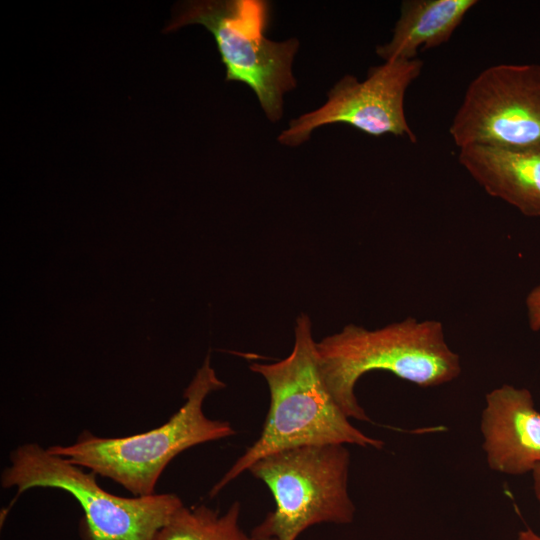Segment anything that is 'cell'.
I'll use <instances>...</instances> for the list:
<instances>
[{
  "label": "cell",
  "instance_id": "52a82bcc",
  "mask_svg": "<svg viewBox=\"0 0 540 540\" xmlns=\"http://www.w3.org/2000/svg\"><path fill=\"white\" fill-rule=\"evenodd\" d=\"M459 148L540 147V65L498 64L469 84L449 128Z\"/></svg>",
  "mask_w": 540,
  "mask_h": 540
},
{
  "label": "cell",
  "instance_id": "ba28073f",
  "mask_svg": "<svg viewBox=\"0 0 540 540\" xmlns=\"http://www.w3.org/2000/svg\"><path fill=\"white\" fill-rule=\"evenodd\" d=\"M422 67L418 58L396 59L371 67L363 82L352 75L344 76L330 90L322 107L292 120L278 140L296 146L306 141L315 128L342 123L373 136H407L415 143L417 137L404 112V97Z\"/></svg>",
  "mask_w": 540,
  "mask_h": 540
},
{
  "label": "cell",
  "instance_id": "9c48e42d",
  "mask_svg": "<svg viewBox=\"0 0 540 540\" xmlns=\"http://www.w3.org/2000/svg\"><path fill=\"white\" fill-rule=\"evenodd\" d=\"M480 430L494 472L518 476L540 464V412L528 389L503 384L488 392Z\"/></svg>",
  "mask_w": 540,
  "mask_h": 540
},
{
  "label": "cell",
  "instance_id": "7a4b0ae2",
  "mask_svg": "<svg viewBox=\"0 0 540 540\" xmlns=\"http://www.w3.org/2000/svg\"><path fill=\"white\" fill-rule=\"evenodd\" d=\"M324 381L349 419L371 421L355 395L366 373L388 371L419 387L439 386L461 373L460 358L446 343L441 322L413 317L369 330L346 325L317 342Z\"/></svg>",
  "mask_w": 540,
  "mask_h": 540
},
{
  "label": "cell",
  "instance_id": "6da1fadb",
  "mask_svg": "<svg viewBox=\"0 0 540 540\" xmlns=\"http://www.w3.org/2000/svg\"><path fill=\"white\" fill-rule=\"evenodd\" d=\"M294 333V345L286 358L250 365L268 385V413L259 438L212 487L210 497L257 460L278 451L322 444L383 448V441L364 434L350 422L330 393L321 373L308 315L297 318Z\"/></svg>",
  "mask_w": 540,
  "mask_h": 540
},
{
  "label": "cell",
  "instance_id": "5bb4252c",
  "mask_svg": "<svg viewBox=\"0 0 540 540\" xmlns=\"http://www.w3.org/2000/svg\"><path fill=\"white\" fill-rule=\"evenodd\" d=\"M531 473L533 479V490L535 497L539 503L540 510V464H538Z\"/></svg>",
  "mask_w": 540,
  "mask_h": 540
},
{
  "label": "cell",
  "instance_id": "8992f818",
  "mask_svg": "<svg viewBox=\"0 0 540 540\" xmlns=\"http://www.w3.org/2000/svg\"><path fill=\"white\" fill-rule=\"evenodd\" d=\"M269 5L263 0L194 1L185 4L167 31L200 24L216 41L226 80L248 85L271 121L282 115L283 94L296 86L292 62L298 41L265 37Z\"/></svg>",
  "mask_w": 540,
  "mask_h": 540
},
{
  "label": "cell",
  "instance_id": "30bf717a",
  "mask_svg": "<svg viewBox=\"0 0 540 540\" xmlns=\"http://www.w3.org/2000/svg\"><path fill=\"white\" fill-rule=\"evenodd\" d=\"M459 162L489 195L540 217V147L467 146L460 148Z\"/></svg>",
  "mask_w": 540,
  "mask_h": 540
},
{
  "label": "cell",
  "instance_id": "7c38bea8",
  "mask_svg": "<svg viewBox=\"0 0 540 540\" xmlns=\"http://www.w3.org/2000/svg\"><path fill=\"white\" fill-rule=\"evenodd\" d=\"M240 503L223 514L205 505L182 506L159 531L155 540H253L240 527Z\"/></svg>",
  "mask_w": 540,
  "mask_h": 540
},
{
  "label": "cell",
  "instance_id": "3957f363",
  "mask_svg": "<svg viewBox=\"0 0 540 540\" xmlns=\"http://www.w3.org/2000/svg\"><path fill=\"white\" fill-rule=\"evenodd\" d=\"M225 386L211 367L208 354L183 393L185 403L163 425L115 438L98 437L85 430L71 445L46 449L115 481L134 496L152 495L160 475L178 454L236 433L228 421L209 419L202 408L208 394Z\"/></svg>",
  "mask_w": 540,
  "mask_h": 540
},
{
  "label": "cell",
  "instance_id": "9a60e30c",
  "mask_svg": "<svg viewBox=\"0 0 540 540\" xmlns=\"http://www.w3.org/2000/svg\"><path fill=\"white\" fill-rule=\"evenodd\" d=\"M516 540H540V534L535 533L531 528L521 530Z\"/></svg>",
  "mask_w": 540,
  "mask_h": 540
},
{
  "label": "cell",
  "instance_id": "8fae6325",
  "mask_svg": "<svg viewBox=\"0 0 540 540\" xmlns=\"http://www.w3.org/2000/svg\"><path fill=\"white\" fill-rule=\"evenodd\" d=\"M476 0H406L392 39L376 53L385 61L412 60L418 49H430L449 41Z\"/></svg>",
  "mask_w": 540,
  "mask_h": 540
},
{
  "label": "cell",
  "instance_id": "4fadbf2b",
  "mask_svg": "<svg viewBox=\"0 0 540 540\" xmlns=\"http://www.w3.org/2000/svg\"><path fill=\"white\" fill-rule=\"evenodd\" d=\"M525 306L529 328L540 330V284L533 287L526 296Z\"/></svg>",
  "mask_w": 540,
  "mask_h": 540
},
{
  "label": "cell",
  "instance_id": "5b68a950",
  "mask_svg": "<svg viewBox=\"0 0 540 540\" xmlns=\"http://www.w3.org/2000/svg\"><path fill=\"white\" fill-rule=\"evenodd\" d=\"M10 462L1 475L3 488L16 487L17 496L36 487L70 493L84 511L89 540H155L184 506L172 493L134 497L109 493L97 483L96 473L85 472L37 443L17 447Z\"/></svg>",
  "mask_w": 540,
  "mask_h": 540
},
{
  "label": "cell",
  "instance_id": "277c9868",
  "mask_svg": "<svg viewBox=\"0 0 540 540\" xmlns=\"http://www.w3.org/2000/svg\"><path fill=\"white\" fill-rule=\"evenodd\" d=\"M349 467L344 444L299 446L257 460L248 471L271 491L275 509L252 530L253 540H296L316 524L351 523Z\"/></svg>",
  "mask_w": 540,
  "mask_h": 540
}]
</instances>
